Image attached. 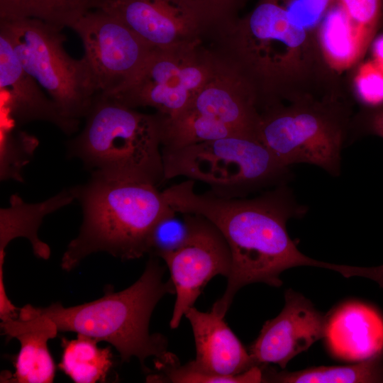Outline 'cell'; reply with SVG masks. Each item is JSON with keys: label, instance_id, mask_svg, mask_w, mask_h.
Wrapping results in <instances>:
<instances>
[{"label": "cell", "instance_id": "9", "mask_svg": "<svg viewBox=\"0 0 383 383\" xmlns=\"http://www.w3.org/2000/svg\"><path fill=\"white\" fill-rule=\"evenodd\" d=\"M224 61L216 48L204 45L202 38L154 50L135 77L110 98L131 108L152 107L163 117H173L189 106Z\"/></svg>", "mask_w": 383, "mask_h": 383}, {"label": "cell", "instance_id": "13", "mask_svg": "<svg viewBox=\"0 0 383 383\" xmlns=\"http://www.w3.org/2000/svg\"><path fill=\"white\" fill-rule=\"evenodd\" d=\"M184 214L190 228L187 239L160 257L169 269L176 294L170 321L172 329L179 326L206 284L218 274L228 277L231 269V251L220 231L203 216Z\"/></svg>", "mask_w": 383, "mask_h": 383}, {"label": "cell", "instance_id": "29", "mask_svg": "<svg viewBox=\"0 0 383 383\" xmlns=\"http://www.w3.org/2000/svg\"><path fill=\"white\" fill-rule=\"evenodd\" d=\"M358 123L362 131L383 138V104L365 109L358 118Z\"/></svg>", "mask_w": 383, "mask_h": 383}, {"label": "cell", "instance_id": "28", "mask_svg": "<svg viewBox=\"0 0 383 383\" xmlns=\"http://www.w3.org/2000/svg\"><path fill=\"white\" fill-rule=\"evenodd\" d=\"M357 96L365 109L383 104V71L374 63L361 66L354 79Z\"/></svg>", "mask_w": 383, "mask_h": 383}, {"label": "cell", "instance_id": "11", "mask_svg": "<svg viewBox=\"0 0 383 383\" xmlns=\"http://www.w3.org/2000/svg\"><path fill=\"white\" fill-rule=\"evenodd\" d=\"M184 316L192 328L196 357L184 365L177 360L161 366L157 373L158 382H263L262 366L255 362L223 317L212 311H201L194 306Z\"/></svg>", "mask_w": 383, "mask_h": 383}, {"label": "cell", "instance_id": "4", "mask_svg": "<svg viewBox=\"0 0 383 383\" xmlns=\"http://www.w3.org/2000/svg\"><path fill=\"white\" fill-rule=\"evenodd\" d=\"M155 256H152L141 277L118 292L106 291L101 298L71 307L57 302L39 308L56 323L59 331H72L111 344L123 362L138 359L145 371V360L165 358L167 341L160 334L150 335L149 323L157 302L167 294H175L170 278Z\"/></svg>", "mask_w": 383, "mask_h": 383}, {"label": "cell", "instance_id": "14", "mask_svg": "<svg viewBox=\"0 0 383 383\" xmlns=\"http://www.w3.org/2000/svg\"><path fill=\"white\" fill-rule=\"evenodd\" d=\"M95 9L119 19L153 50H169L204 38L184 0H106Z\"/></svg>", "mask_w": 383, "mask_h": 383}, {"label": "cell", "instance_id": "17", "mask_svg": "<svg viewBox=\"0 0 383 383\" xmlns=\"http://www.w3.org/2000/svg\"><path fill=\"white\" fill-rule=\"evenodd\" d=\"M1 328L9 338L20 343L14 361L15 371L3 380L14 383H50L55 375V362L48 349V340L59 331L55 321L38 307L27 304L18 316L2 321Z\"/></svg>", "mask_w": 383, "mask_h": 383}, {"label": "cell", "instance_id": "3", "mask_svg": "<svg viewBox=\"0 0 383 383\" xmlns=\"http://www.w3.org/2000/svg\"><path fill=\"white\" fill-rule=\"evenodd\" d=\"M312 33L294 26L282 0H258L216 43L218 50L252 84L261 104L294 97L292 86L306 77Z\"/></svg>", "mask_w": 383, "mask_h": 383}, {"label": "cell", "instance_id": "19", "mask_svg": "<svg viewBox=\"0 0 383 383\" xmlns=\"http://www.w3.org/2000/svg\"><path fill=\"white\" fill-rule=\"evenodd\" d=\"M75 199L74 189L62 191L40 203L28 204L13 196L10 206L1 209L0 284H4L3 264L5 248L13 238L24 237L32 244L35 254L43 259L50 256L49 247L38 237V229L48 214L71 203Z\"/></svg>", "mask_w": 383, "mask_h": 383}, {"label": "cell", "instance_id": "16", "mask_svg": "<svg viewBox=\"0 0 383 383\" xmlns=\"http://www.w3.org/2000/svg\"><path fill=\"white\" fill-rule=\"evenodd\" d=\"M0 89L3 123L20 126L50 122L65 133H74L79 121L65 117L38 82L23 67L6 33L0 28Z\"/></svg>", "mask_w": 383, "mask_h": 383}, {"label": "cell", "instance_id": "25", "mask_svg": "<svg viewBox=\"0 0 383 383\" xmlns=\"http://www.w3.org/2000/svg\"><path fill=\"white\" fill-rule=\"evenodd\" d=\"M333 3L366 50L382 21V0H334Z\"/></svg>", "mask_w": 383, "mask_h": 383}, {"label": "cell", "instance_id": "15", "mask_svg": "<svg viewBox=\"0 0 383 383\" xmlns=\"http://www.w3.org/2000/svg\"><path fill=\"white\" fill-rule=\"evenodd\" d=\"M280 313L263 325L249 353L257 365L269 363L284 369L296 355L323 338L326 316L303 295L288 289Z\"/></svg>", "mask_w": 383, "mask_h": 383}, {"label": "cell", "instance_id": "20", "mask_svg": "<svg viewBox=\"0 0 383 383\" xmlns=\"http://www.w3.org/2000/svg\"><path fill=\"white\" fill-rule=\"evenodd\" d=\"M77 335L76 339H62L60 369L77 383L105 382L113 365L110 348H101L96 340Z\"/></svg>", "mask_w": 383, "mask_h": 383}, {"label": "cell", "instance_id": "7", "mask_svg": "<svg viewBox=\"0 0 383 383\" xmlns=\"http://www.w3.org/2000/svg\"><path fill=\"white\" fill-rule=\"evenodd\" d=\"M289 106L275 104L260 113L257 139L282 165L305 163L330 175L341 171L348 115L334 101L299 96Z\"/></svg>", "mask_w": 383, "mask_h": 383}, {"label": "cell", "instance_id": "31", "mask_svg": "<svg viewBox=\"0 0 383 383\" xmlns=\"http://www.w3.org/2000/svg\"><path fill=\"white\" fill-rule=\"evenodd\" d=\"M88 9H95L100 3L106 0H83Z\"/></svg>", "mask_w": 383, "mask_h": 383}, {"label": "cell", "instance_id": "27", "mask_svg": "<svg viewBox=\"0 0 383 383\" xmlns=\"http://www.w3.org/2000/svg\"><path fill=\"white\" fill-rule=\"evenodd\" d=\"M292 23L309 33L318 26L334 0H282Z\"/></svg>", "mask_w": 383, "mask_h": 383}, {"label": "cell", "instance_id": "8", "mask_svg": "<svg viewBox=\"0 0 383 383\" xmlns=\"http://www.w3.org/2000/svg\"><path fill=\"white\" fill-rule=\"evenodd\" d=\"M24 70L42 87L66 118L79 121L99 94L83 57L74 59L64 49L59 29L41 21H0Z\"/></svg>", "mask_w": 383, "mask_h": 383}, {"label": "cell", "instance_id": "10", "mask_svg": "<svg viewBox=\"0 0 383 383\" xmlns=\"http://www.w3.org/2000/svg\"><path fill=\"white\" fill-rule=\"evenodd\" d=\"M224 58L221 67L189 106L177 115L182 133L193 143L232 136L257 139L260 113L257 91L250 81Z\"/></svg>", "mask_w": 383, "mask_h": 383}, {"label": "cell", "instance_id": "23", "mask_svg": "<svg viewBox=\"0 0 383 383\" xmlns=\"http://www.w3.org/2000/svg\"><path fill=\"white\" fill-rule=\"evenodd\" d=\"M197 18L203 37L216 40L239 18L245 0H184Z\"/></svg>", "mask_w": 383, "mask_h": 383}, {"label": "cell", "instance_id": "24", "mask_svg": "<svg viewBox=\"0 0 383 383\" xmlns=\"http://www.w3.org/2000/svg\"><path fill=\"white\" fill-rule=\"evenodd\" d=\"M38 140L16 126L1 125V179L22 180L21 170L29 162Z\"/></svg>", "mask_w": 383, "mask_h": 383}, {"label": "cell", "instance_id": "32", "mask_svg": "<svg viewBox=\"0 0 383 383\" xmlns=\"http://www.w3.org/2000/svg\"><path fill=\"white\" fill-rule=\"evenodd\" d=\"M381 23H383V0H382V21Z\"/></svg>", "mask_w": 383, "mask_h": 383}, {"label": "cell", "instance_id": "2", "mask_svg": "<svg viewBox=\"0 0 383 383\" xmlns=\"http://www.w3.org/2000/svg\"><path fill=\"white\" fill-rule=\"evenodd\" d=\"M82 205L78 235L68 245L61 267L70 271L87 256L106 252L123 260L142 257L157 223L177 213L155 184L93 173L82 186L73 187Z\"/></svg>", "mask_w": 383, "mask_h": 383}, {"label": "cell", "instance_id": "1", "mask_svg": "<svg viewBox=\"0 0 383 383\" xmlns=\"http://www.w3.org/2000/svg\"><path fill=\"white\" fill-rule=\"evenodd\" d=\"M189 179L162 191L179 213H194L209 220L222 233L231 254V269L223 296L211 311L225 317L236 293L245 285L262 282L279 287V275L299 266L335 270L348 278L366 277L367 267L339 265L301 253L287 231V222L304 215L306 208L295 199L286 184L252 198H224L209 192L196 194Z\"/></svg>", "mask_w": 383, "mask_h": 383}, {"label": "cell", "instance_id": "6", "mask_svg": "<svg viewBox=\"0 0 383 383\" xmlns=\"http://www.w3.org/2000/svg\"><path fill=\"white\" fill-rule=\"evenodd\" d=\"M164 179L185 177L211 187L224 198H243L284 184L289 167L281 165L257 139L232 136L175 150L162 149Z\"/></svg>", "mask_w": 383, "mask_h": 383}, {"label": "cell", "instance_id": "26", "mask_svg": "<svg viewBox=\"0 0 383 383\" xmlns=\"http://www.w3.org/2000/svg\"><path fill=\"white\" fill-rule=\"evenodd\" d=\"M177 213L167 216L160 220L153 228L148 243V253L161 257L181 247L189 234V223L184 213L182 218Z\"/></svg>", "mask_w": 383, "mask_h": 383}, {"label": "cell", "instance_id": "5", "mask_svg": "<svg viewBox=\"0 0 383 383\" xmlns=\"http://www.w3.org/2000/svg\"><path fill=\"white\" fill-rule=\"evenodd\" d=\"M69 153L93 173L148 182H165L159 115L140 113L97 94Z\"/></svg>", "mask_w": 383, "mask_h": 383}, {"label": "cell", "instance_id": "18", "mask_svg": "<svg viewBox=\"0 0 383 383\" xmlns=\"http://www.w3.org/2000/svg\"><path fill=\"white\" fill-rule=\"evenodd\" d=\"M323 338L335 357L365 360L383 352V318L365 304L345 302L326 316Z\"/></svg>", "mask_w": 383, "mask_h": 383}, {"label": "cell", "instance_id": "22", "mask_svg": "<svg viewBox=\"0 0 383 383\" xmlns=\"http://www.w3.org/2000/svg\"><path fill=\"white\" fill-rule=\"evenodd\" d=\"M88 10L83 0H0V21L36 19L62 30Z\"/></svg>", "mask_w": 383, "mask_h": 383}, {"label": "cell", "instance_id": "30", "mask_svg": "<svg viewBox=\"0 0 383 383\" xmlns=\"http://www.w3.org/2000/svg\"><path fill=\"white\" fill-rule=\"evenodd\" d=\"M372 43L374 62L383 71V34L374 38Z\"/></svg>", "mask_w": 383, "mask_h": 383}, {"label": "cell", "instance_id": "21", "mask_svg": "<svg viewBox=\"0 0 383 383\" xmlns=\"http://www.w3.org/2000/svg\"><path fill=\"white\" fill-rule=\"evenodd\" d=\"M263 382L282 383L383 382V357L380 353L350 365L311 367L296 372H263Z\"/></svg>", "mask_w": 383, "mask_h": 383}, {"label": "cell", "instance_id": "12", "mask_svg": "<svg viewBox=\"0 0 383 383\" xmlns=\"http://www.w3.org/2000/svg\"><path fill=\"white\" fill-rule=\"evenodd\" d=\"M70 28L80 37L98 94L104 96L127 86L154 50L119 19L100 9L87 11Z\"/></svg>", "mask_w": 383, "mask_h": 383}]
</instances>
